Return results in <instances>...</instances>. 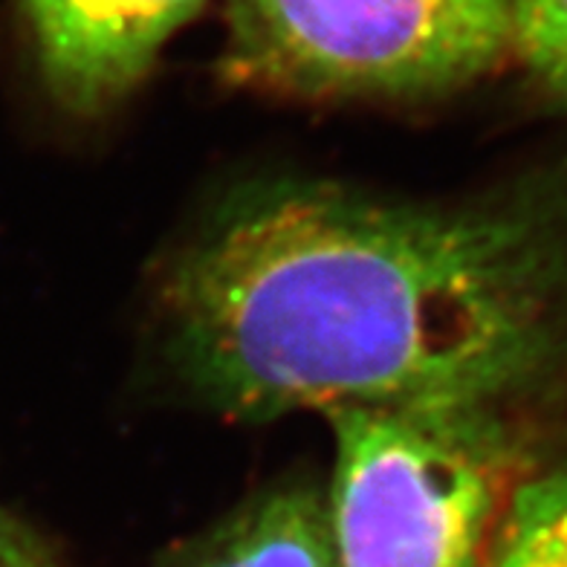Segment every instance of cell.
Masks as SVG:
<instances>
[{
  "mask_svg": "<svg viewBox=\"0 0 567 567\" xmlns=\"http://www.w3.org/2000/svg\"><path fill=\"white\" fill-rule=\"evenodd\" d=\"M179 377L231 420L501 409L567 333V249L536 203H400L278 183L229 203L159 292Z\"/></svg>",
  "mask_w": 567,
  "mask_h": 567,
  "instance_id": "obj_1",
  "label": "cell"
},
{
  "mask_svg": "<svg viewBox=\"0 0 567 567\" xmlns=\"http://www.w3.org/2000/svg\"><path fill=\"white\" fill-rule=\"evenodd\" d=\"M333 432L330 542L339 567H484L509 470L504 411L351 405Z\"/></svg>",
  "mask_w": 567,
  "mask_h": 567,
  "instance_id": "obj_2",
  "label": "cell"
},
{
  "mask_svg": "<svg viewBox=\"0 0 567 567\" xmlns=\"http://www.w3.org/2000/svg\"><path fill=\"white\" fill-rule=\"evenodd\" d=\"M226 75L296 99H405L513 55V0H226Z\"/></svg>",
  "mask_w": 567,
  "mask_h": 567,
  "instance_id": "obj_3",
  "label": "cell"
},
{
  "mask_svg": "<svg viewBox=\"0 0 567 567\" xmlns=\"http://www.w3.org/2000/svg\"><path fill=\"white\" fill-rule=\"evenodd\" d=\"M209 0H23L61 105L93 113L142 82L165 41Z\"/></svg>",
  "mask_w": 567,
  "mask_h": 567,
  "instance_id": "obj_4",
  "label": "cell"
},
{
  "mask_svg": "<svg viewBox=\"0 0 567 567\" xmlns=\"http://www.w3.org/2000/svg\"><path fill=\"white\" fill-rule=\"evenodd\" d=\"M172 567H339L324 495L284 486L249 501Z\"/></svg>",
  "mask_w": 567,
  "mask_h": 567,
  "instance_id": "obj_5",
  "label": "cell"
},
{
  "mask_svg": "<svg viewBox=\"0 0 567 567\" xmlns=\"http://www.w3.org/2000/svg\"><path fill=\"white\" fill-rule=\"evenodd\" d=\"M484 567H567V461L515 489Z\"/></svg>",
  "mask_w": 567,
  "mask_h": 567,
  "instance_id": "obj_6",
  "label": "cell"
},
{
  "mask_svg": "<svg viewBox=\"0 0 567 567\" xmlns=\"http://www.w3.org/2000/svg\"><path fill=\"white\" fill-rule=\"evenodd\" d=\"M513 55L567 102V0H513Z\"/></svg>",
  "mask_w": 567,
  "mask_h": 567,
  "instance_id": "obj_7",
  "label": "cell"
},
{
  "mask_svg": "<svg viewBox=\"0 0 567 567\" xmlns=\"http://www.w3.org/2000/svg\"><path fill=\"white\" fill-rule=\"evenodd\" d=\"M0 567H61L30 524L0 501Z\"/></svg>",
  "mask_w": 567,
  "mask_h": 567,
  "instance_id": "obj_8",
  "label": "cell"
}]
</instances>
